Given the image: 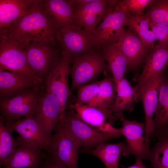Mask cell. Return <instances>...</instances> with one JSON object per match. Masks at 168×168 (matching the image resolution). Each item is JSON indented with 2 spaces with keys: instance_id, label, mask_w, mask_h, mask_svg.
Here are the masks:
<instances>
[{
  "instance_id": "1",
  "label": "cell",
  "mask_w": 168,
  "mask_h": 168,
  "mask_svg": "<svg viewBox=\"0 0 168 168\" xmlns=\"http://www.w3.org/2000/svg\"><path fill=\"white\" fill-rule=\"evenodd\" d=\"M39 1L30 12L0 30V36L25 48L35 41H49L59 45L55 38V27L40 6Z\"/></svg>"
},
{
  "instance_id": "2",
  "label": "cell",
  "mask_w": 168,
  "mask_h": 168,
  "mask_svg": "<svg viewBox=\"0 0 168 168\" xmlns=\"http://www.w3.org/2000/svg\"><path fill=\"white\" fill-rule=\"evenodd\" d=\"M31 70L43 83L58 65L62 55L60 46L46 40L33 41L25 47Z\"/></svg>"
},
{
  "instance_id": "3",
  "label": "cell",
  "mask_w": 168,
  "mask_h": 168,
  "mask_svg": "<svg viewBox=\"0 0 168 168\" xmlns=\"http://www.w3.org/2000/svg\"><path fill=\"white\" fill-rule=\"evenodd\" d=\"M59 122L68 132L81 145L83 151L88 152L111 139L120 137L119 133L98 131L81 120L72 109L65 111Z\"/></svg>"
},
{
  "instance_id": "4",
  "label": "cell",
  "mask_w": 168,
  "mask_h": 168,
  "mask_svg": "<svg viewBox=\"0 0 168 168\" xmlns=\"http://www.w3.org/2000/svg\"><path fill=\"white\" fill-rule=\"evenodd\" d=\"M72 63L69 72L72 93L75 89L94 81L102 72L108 71L100 50L93 49L82 54L72 56Z\"/></svg>"
},
{
  "instance_id": "5",
  "label": "cell",
  "mask_w": 168,
  "mask_h": 168,
  "mask_svg": "<svg viewBox=\"0 0 168 168\" xmlns=\"http://www.w3.org/2000/svg\"><path fill=\"white\" fill-rule=\"evenodd\" d=\"M42 86L37 85L12 98L0 99V117L5 122L34 117L40 98L44 91Z\"/></svg>"
},
{
  "instance_id": "6",
  "label": "cell",
  "mask_w": 168,
  "mask_h": 168,
  "mask_svg": "<svg viewBox=\"0 0 168 168\" xmlns=\"http://www.w3.org/2000/svg\"><path fill=\"white\" fill-rule=\"evenodd\" d=\"M4 70L24 74L37 85L43 83L30 68L25 48L13 40L0 36V71Z\"/></svg>"
},
{
  "instance_id": "7",
  "label": "cell",
  "mask_w": 168,
  "mask_h": 168,
  "mask_svg": "<svg viewBox=\"0 0 168 168\" xmlns=\"http://www.w3.org/2000/svg\"><path fill=\"white\" fill-rule=\"evenodd\" d=\"M52 135L49 156L68 168H79L78 160L80 144L65 129L59 121Z\"/></svg>"
},
{
  "instance_id": "8",
  "label": "cell",
  "mask_w": 168,
  "mask_h": 168,
  "mask_svg": "<svg viewBox=\"0 0 168 168\" xmlns=\"http://www.w3.org/2000/svg\"><path fill=\"white\" fill-rule=\"evenodd\" d=\"M72 55L62 50V55L57 67L44 82L46 90L54 95L60 108V120L63 119L68 101L72 92L68 84Z\"/></svg>"
},
{
  "instance_id": "9",
  "label": "cell",
  "mask_w": 168,
  "mask_h": 168,
  "mask_svg": "<svg viewBox=\"0 0 168 168\" xmlns=\"http://www.w3.org/2000/svg\"><path fill=\"white\" fill-rule=\"evenodd\" d=\"M55 27L56 39L62 50L74 56L95 49L92 43V34L77 25H66Z\"/></svg>"
},
{
  "instance_id": "10",
  "label": "cell",
  "mask_w": 168,
  "mask_h": 168,
  "mask_svg": "<svg viewBox=\"0 0 168 168\" xmlns=\"http://www.w3.org/2000/svg\"><path fill=\"white\" fill-rule=\"evenodd\" d=\"M121 122L122 127L119 128V133L126 139L125 147L122 154L125 157L131 155L136 156L137 159H149L150 150L145 144V123L138 122L135 120H129L124 116L123 113L115 115Z\"/></svg>"
},
{
  "instance_id": "11",
  "label": "cell",
  "mask_w": 168,
  "mask_h": 168,
  "mask_svg": "<svg viewBox=\"0 0 168 168\" xmlns=\"http://www.w3.org/2000/svg\"><path fill=\"white\" fill-rule=\"evenodd\" d=\"M168 65V46L158 44L152 49L145 62L134 87L141 100L142 95L156 75L163 73Z\"/></svg>"
},
{
  "instance_id": "12",
  "label": "cell",
  "mask_w": 168,
  "mask_h": 168,
  "mask_svg": "<svg viewBox=\"0 0 168 168\" xmlns=\"http://www.w3.org/2000/svg\"><path fill=\"white\" fill-rule=\"evenodd\" d=\"M5 123L16 132L22 140L48 152L51 138L44 132L34 117L20 118Z\"/></svg>"
},
{
  "instance_id": "13",
  "label": "cell",
  "mask_w": 168,
  "mask_h": 168,
  "mask_svg": "<svg viewBox=\"0 0 168 168\" xmlns=\"http://www.w3.org/2000/svg\"><path fill=\"white\" fill-rule=\"evenodd\" d=\"M113 10L110 0H94L73 11L74 19L80 27L93 33L107 15Z\"/></svg>"
},
{
  "instance_id": "14",
  "label": "cell",
  "mask_w": 168,
  "mask_h": 168,
  "mask_svg": "<svg viewBox=\"0 0 168 168\" xmlns=\"http://www.w3.org/2000/svg\"><path fill=\"white\" fill-rule=\"evenodd\" d=\"M128 14L114 9L108 13L92 35L94 48L100 50L102 45L109 41H117L120 33L125 26Z\"/></svg>"
},
{
  "instance_id": "15",
  "label": "cell",
  "mask_w": 168,
  "mask_h": 168,
  "mask_svg": "<svg viewBox=\"0 0 168 168\" xmlns=\"http://www.w3.org/2000/svg\"><path fill=\"white\" fill-rule=\"evenodd\" d=\"M117 43L127 60L128 69L138 68L145 62L149 53L150 49L130 29L123 28L121 30Z\"/></svg>"
},
{
  "instance_id": "16",
  "label": "cell",
  "mask_w": 168,
  "mask_h": 168,
  "mask_svg": "<svg viewBox=\"0 0 168 168\" xmlns=\"http://www.w3.org/2000/svg\"><path fill=\"white\" fill-rule=\"evenodd\" d=\"M67 108L73 109L81 120L98 131L104 133L115 131L113 124L118 119L108 111L90 104L76 106L70 104Z\"/></svg>"
},
{
  "instance_id": "17",
  "label": "cell",
  "mask_w": 168,
  "mask_h": 168,
  "mask_svg": "<svg viewBox=\"0 0 168 168\" xmlns=\"http://www.w3.org/2000/svg\"><path fill=\"white\" fill-rule=\"evenodd\" d=\"M60 108L56 97L46 90L40 96L34 118L51 138L52 133L60 119Z\"/></svg>"
},
{
  "instance_id": "18",
  "label": "cell",
  "mask_w": 168,
  "mask_h": 168,
  "mask_svg": "<svg viewBox=\"0 0 168 168\" xmlns=\"http://www.w3.org/2000/svg\"><path fill=\"white\" fill-rule=\"evenodd\" d=\"M19 145L12 153L5 166L2 168H39L47 156L42 149L27 142L19 137Z\"/></svg>"
},
{
  "instance_id": "19",
  "label": "cell",
  "mask_w": 168,
  "mask_h": 168,
  "mask_svg": "<svg viewBox=\"0 0 168 168\" xmlns=\"http://www.w3.org/2000/svg\"><path fill=\"white\" fill-rule=\"evenodd\" d=\"M164 73L154 77L141 96L145 116V144L149 150L150 138L154 130L153 116L157 105L160 83Z\"/></svg>"
},
{
  "instance_id": "20",
  "label": "cell",
  "mask_w": 168,
  "mask_h": 168,
  "mask_svg": "<svg viewBox=\"0 0 168 168\" xmlns=\"http://www.w3.org/2000/svg\"><path fill=\"white\" fill-rule=\"evenodd\" d=\"M39 0H0V30L29 13Z\"/></svg>"
},
{
  "instance_id": "21",
  "label": "cell",
  "mask_w": 168,
  "mask_h": 168,
  "mask_svg": "<svg viewBox=\"0 0 168 168\" xmlns=\"http://www.w3.org/2000/svg\"><path fill=\"white\" fill-rule=\"evenodd\" d=\"M36 85L30 78L20 73L0 71V99H8Z\"/></svg>"
},
{
  "instance_id": "22",
  "label": "cell",
  "mask_w": 168,
  "mask_h": 168,
  "mask_svg": "<svg viewBox=\"0 0 168 168\" xmlns=\"http://www.w3.org/2000/svg\"><path fill=\"white\" fill-rule=\"evenodd\" d=\"M100 50L103 54L108 71L110 72L116 84L124 77L128 71L127 60L121 51L117 41H107L101 46Z\"/></svg>"
},
{
  "instance_id": "23",
  "label": "cell",
  "mask_w": 168,
  "mask_h": 168,
  "mask_svg": "<svg viewBox=\"0 0 168 168\" xmlns=\"http://www.w3.org/2000/svg\"><path fill=\"white\" fill-rule=\"evenodd\" d=\"M39 3L54 26L77 25L74 21L73 11L68 0H40Z\"/></svg>"
},
{
  "instance_id": "24",
  "label": "cell",
  "mask_w": 168,
  "mask_h": 168,
  "mask_svg": "<svg viewBox=\"0 0 168 168\" xmlns=\"http://www.w3.org/2000/svg\"><path fill=\"white\" fill-rule=\"evenodd\" d=\"M153 121L154 130L151 136L157 138L168 133V78L164 75L160 83Z\"/></svg>"
},
{
  "instance_id": "25",
  "label": "cell",
  "mask_w": 168,
  "mask_h": 168,
  "mask_svg": "<svg viewBox=\"0 0 168 168\" xmlns=\"http://www.w3.org/2000/svg\"><path fill=\"white\" fill-rule=\"evenodd\" d=\"M117 94L114 104L110 109L111 113L116 114L125 111L131 112L135 104L140 100L134 87L124 77L116 84Z\"/></svg>"
},
{
  "instance_id": "26",
  "label": "cell",
  "mask_w": 168,
  "mask_h": 168,
  "mask_svg": "<svg viewBox=\"0 0 168 168\" xmlns=\"http://www.w3.org/2000/svg\"><path fill=\"white\" fill-rule=\"evenodd\" d=\"M125 147V142L117 143L105 142L87 152L99 158L106 168H118L120 155Z\"/></svg>"
},
{
  "instance_id": "27",
  "label": "cell",
  "mask_w": 168,
  "mask_h": 168,
  "mask_svg": "<svg viewBox=\"0 0 168 168\" xmlns=\"http://www.w3.org/2000/svg\"><path fill=\"white\" fill-rule=\"evenodd\" d=\"M104 73L105 77L100 81L99 91L89 104L110 112L109 110L115 100L117 86L112 77L107 72Z\"/></svg>"
},
{
  "instance_id": "28",
  "label": "cell",
  "mask_w": 168,
  "mask_h": 168,
  "mask_svg": "<svg viewBox=\"0 0 168 168\" xmlns=\"http://www.w3.org/2000/svg\"><path fill=\"white\" fill-rule=\"evenodd\" d=\"M125 26H128L147 47L152 49L155 47L156 37L149 27V20L143 13L130 16L128 14Z\"/></svg>"
},
{
  "instance_id": "29",
  "label": "cell",
  "mask_w": 168,
  "mask_h": 168,
  "mask_svg": "<svg viewBox=\"0 0 168 168\" xmlns=\"http://www.w3.org/2000/svg\"><path fill=\"white\" fill-rule=\"evenodd\" d=\"M13 130L7 126L0 117V166H4L9 157L19 145L12 135Z\"/></svg>"
},
{
  "instance_id": "30",
  "label": "cell",
  "mask_w": 168,
  "mask_h": 168,
  "mask_svg": "<svg viewBox=\"0 0 168 168\" xmlns=\"http://www.w3.org/2000/svg\"><path fill=\"white\" fill-rule=\"evenodd\" d=\"M157 138L156 143L150 150L148 160L153 168H168V133Z\"/></svg>"
},
{
  "instance_id": "31",
  "label": "cell",
  "mask_w": 168,
  "mask_h": 168,
  "mask_svg": "<svg viewBox=\"0 0 168 168\" xmlns=\"http://www.w3.org/2000/svg\"><path fill=\"white\" fill-rule=\"evenodd\" d=\"M143 13L149 21L168 26V0H154Z\"/></svg>"
},
{
  "instance_id": "32",
  "label": "cell",
  "mask_w": 168,
  "mask_h": 168,
  "mask_svg": "<svg viewBox=\"0 0 168 168\" xmlns=\"http://www.w3.org/2000/svg\"><path fill=\"white\" fill-rule=\"evenodd\" d=\"M100 81L83 85L79 87L75 102L73 105L78 106L89 104L94 99L99 89Z\"/></svg>"
},
{
  "instance_id": "33",
  "label": "cell",
  "mask_w": 168,
  "mask_h": 168,
  "mask_svg": "<svg viewBox=\"0 0 168 168\" xmlns=\"http://www.w3.org/2000/svg\"><path fill=\"white\" fill-rule=\"evenodd\" d=\"M154 0H123L119 1L114 9L122 11L126 14L140 15Z\"/></svg>"
},
{
  "instance_id": "34",
  "label": "cell",
  "mask_w": 168,
  "mask_h": 168,
  "mask_svg": "<svg viewBox=\"0 0 168 168\" xmlns=\"http://www.w3.org/2000/svg\"><path fill=\"white\" fill-rule=\"evenodd\" d=\"M149 26L154 34L158 44L168 46V26L157 24L149 21Z\"/></svg>"
},
{
  "instance_id": "35",
  "label": "cell",
  "mask_w": 168,
  "mask_h": 168,
  "mask_svg": "<svg viewBox=\"0 0 168 168\" xmlns=\"http://www.w3.org/2000/svg\"><path fill=\"white\" fill-rule=\"evenodd\" d=\"M39 168H68L61 162L54 160L49 156L44 160Z\"/></svg>"
},
{
  "instance_id": "36",
  "label": "cell",
  "mask_w": 168,
  "mask_h": 168,
  "mask_svg": "<svg viewBox=\"0 0 168 168\" xmlns=\"http://www.w3.org/2000/svg\"><path fill=\"white\" fill-rule=\"evenodd\" d=\"M94 0H69L68 2L73 11L81 8Z\"/></svg>"
},
{
  "instance_id": "37",
  "label": "cell",
  "mask_w": 168,
  "mask_h": 168,
  "mask_svg": "<svg viewBox=\"0 0 168 168\" xmlns=\"http://www.w3.org/2000/svg\"><path fill=\"white\" fill-rule=\"evenodd\" d=\"M126 168H148L143 164L142 160L137 159L136 162L133 165Z\"/></svg>"
},
{
  "instance_id": "38",
  "label": "cell",
  "mask_w": 168,
  "mask_h": 168,
  "mask_svg": "<svg viewBox=\"0 0 168 168\" xmlns=\"http://www.w3.org/2000/svg\"><path fill=\"white\" fill-rule=\"evenodd\" d=\"M167 66L168 67V65L167 67ZM164 75H165V76L166 77L168 78V72L167 74V75L165 74H164Z\"/></svg>"
}]
</instances>
